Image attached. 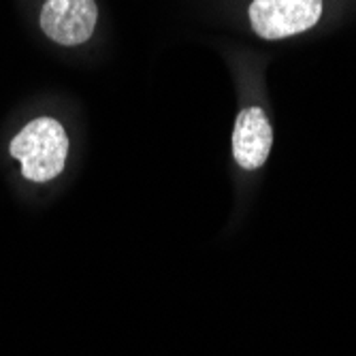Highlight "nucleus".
I'll list each match as a JSON object with an SVG mask.
<instances>
[{
    "label": "nucleus",
    "instance_id": "1",
    "mask_svg": "<svg viewBox=\"0 0 356 356\" xmlns=\"http://www.w3.org/2000/svg\"><path fill=\"white\" fill-rule=\"evenodd\" d=\"M9 152L22 163V175L28 181L41 184L62 173L69 156V137L58 120L43 115L22 128Z\"/></svg>",
    "mask_w": 356,
    "mask_h": 356
},
{
    "label": "nucleus",
    "instance_id": "2",
    "mask_svg": "<svg viewBox=\"0 0 356 356\" xmlns=\"http://www.w3.org/2000/svg\"><path fill=\"white\" fill-rule=\"evenodd\" d=\"M322 0H252L250 22L258 37L277 41L318 24Z\"/></svg>",
    "mask_w": 356,
    "mask_h": 356
},
{
    "label": "nucleus",
    "instance_id": "3",
    "mask_svg": "<svg viewBox=\"0 0 356 356\" xmlns=\"http://www.w3.org/2000/svg\"><path fill=\"white\" fill-rule=\"evenodd\" d=\"M99 9L94 0H45L41 9V28L58 45H81L96 28Z\"/></svg>",
    "mask_w": 356,
    "mask_h": 356
},
{
    "label": "nucleus",
    "instance_id": "4",
    "mask_svg": "<svg viewBox=\"0 0 356 356\" xmlns=\"http://www.w3.org/2000/svg\"><path fill=\"white\" fill-rule=\"evenodd\" d=\"M273 145V128L261 107L243 109L233 131V156L245 171L261 169Z\"/></svg>",
    "mask_w": 356,
    "mask_h": 356
}]
</instances>
